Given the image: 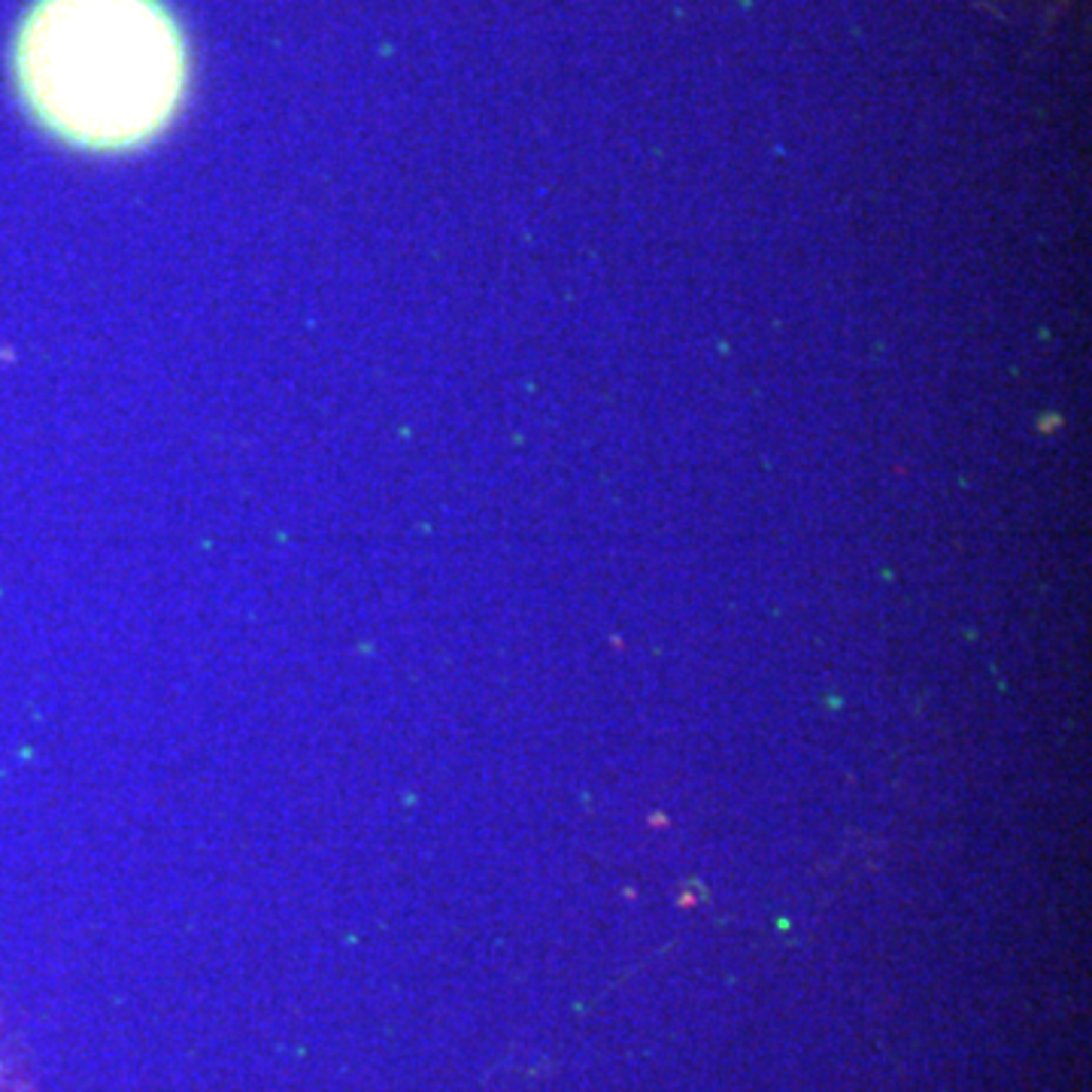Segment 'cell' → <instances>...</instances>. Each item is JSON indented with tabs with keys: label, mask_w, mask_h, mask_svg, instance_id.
<instances>
[{
	"label": "cell",
	"mask_w": 1092,
	"mask_h": 1092,
	"mask_svg": "<svg viewBox=\"0 0 1092 1092\" xmlns=\"http://www.w3.org/2000/svg\"><path fill=\"white\" fill-rule=\"evenodd\" d=\"M13 71L34 119L89 152L155 140L183 107L189 49L162 0H34Z\"/></svg>",
	"instance_id": "cell-1"
}]
</instances>
